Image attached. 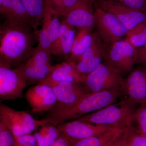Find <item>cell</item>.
<instances>
[{"mask_svg":"<svg viewBox=\"0 0 146 146\" xmlns=\"http://www.w3.org/2000/svg\"><path fill=\"white\" fill-rule=\"evenodd\" d=\"M31 19L32 28L36 30L42 21L44 9L43 0H21Z\"/></svg>","mask_w":146,"mask_h":146,"instance_id":"obj_23","label":"cell"},{"mask_svg":"<svg viewBox=\"0 0 146 146\" xmlns=\"http://www.w3.org/2000/svg\"><path fill=\"white\" fill-rule=\"evenodd\" d=\"M84 78L77 71L74 63L67 61L52 65L48 75L42 83L50 86L64 82L83 83Z\"/></svg>","mask_w":146,"mask_h":146,"instance_id":"obj_16","label":"cell"},{"mask_svg":"<svg viewBox=\"0 0 146 146\" xmlns=\"http://www.w3.org/2000/svg\"><path fill=\"white\" fill-rule=\"evenodd\" d=\"M50 86L57 99V103L51 110H59L70 107L91 94L82 83L64 82Z\"/></svg>","mask_w":146,"mask_h":146,"instance_id":"obj_12","label":"cell"},{"mask_svg":"<svg viewBox=\"0 0 146 146\" xmlns=\"http://www.w3.org/2000/svg\"><path fill=\"white\" fill-rule=\"evenodd\" d=\"M138 105L126 97L77 119L113 128L125 129L133 125Z\"/></svg>","mask_w":146,"mask_h":146,"instance_id":"obj_3","label":"cell"},{"mask_svg":"<svg viewBox=\"0 0 146 146\" xmlns=\"http://www.w3.org/2000/svg\"><path fill=\"white\" fill-rule=\"evenodd\" d=\"M123 95L120 89L91 93L70 107L50 110L46 119L49 123L55 125L77 119L116 102Z\"/></svg>","mask_w":146,"mask_h":146,"instance_id":"obj_2","label":"cell"},{"mask_svg":"<svg viewBox=\"0 0 146 146\" xmlns=\"http://www.w3.org/2000/svg\"><path fill=\"white\" fill-rule=\"evenodd\" d=\"M15 142L22 145H35L36 139L35 136H33L30 134L23 135L18 137H14Z\"/></svg>","mask_w":146,"mask_h":146,"instance_id":"obj_31","label":"cell"},{"mask_svg":"<svg viewBox=\"0 0 146 146\" xmlns=\"http://www.w3.org/2000/svg\"><path fill=\"white\" fill-rule=\"evenodd\" d=\"M135 121L140 132L146 135V102L140 105L136 113Z\"/></svg>","mask_w":146,"mask_h":146,"instance_id":"obj_29","label":"cell"},{"mask_svg":"<svg viewBox=\"0 0 146 146\" xmlns=\"http://www.w3.org/2000/svg\"><path fill=\"white\" fill-rule=\"evenodd\" d=\"M123 95L138 105L146 102V67L133 69L121 85Z\"/></svg>","mask_w":146,"mask_h":146,"instance_id":"obj_11","label":"cell"},{"mask_svg":"<svg viewBox=\"0 0 146 146\" xmlns=\"http://www.w3.org/2000/svg\"><path fill=\"white\" fill-rule=\"evenodd\" d=\"M51 53L50 49L37 46L35 48L31 57L24 64L30 65H44L51 63Z\"/></svg>","mask_w":146,"mask_h":146,"instance_id":"obj_26","label":"cell"},{"mask_svg":"<svg viewBox=\"0 0 146 146\" xmlns=\"http://www.w3.org/2000/svg\"><path fill=\"white\" fill-rule=\"evenodd\" d=\"M146 136V135H145Z\"/></svg>","mask_w":146,"mask_h":146,"instance_id":"obj_36","label":"cell"},{"mask_svg":"<svg viewBox=\"0 0 146 146\" xmlns=\"http://www.w3.org/2000/svg\"><path fill=\"white\" fill-rule=\"evenodd\" d=\"M76 32L74 27L62 20L60 33L57 39L50 48L52 55L58 57L65 58L68 61L77 34Z\"/></svg>","mask_w":146,"mask_h":146,"instance_id":"obj_18","label":"cell"},{"mask_svg":"<svg viewBox=\"0 0 146 146\" xmlns=\"http://www.w3.org/2000/svg\"><path fill=\"white\" fill-rule=\"evenodd\" d=\"M0 13L7 23L33 29L31 19L21 0H0Z\"/></svg>","mask_w":146,"mask_h":146,"instance_id":"obj_17","label":"cell"},{"mask_svg":"<svg viewBox=\"0 0 146 146\" xmlns=\"http://www.w3.org/2000/svg\"><path fill=\"white\" fill-rule=\"evenodd\" d=\"M79 0H58L51 3V5L54 11L63 17L70 9L72 8Z\"/></svg>","mask_w":146,"mask_h":146,"instance_id":"obj_27","label":"cell"},{"mask_svg":"<svg viewBox=\"0 0 146 146\" xmlns=\"http://www.w3.org/2000/svg\"><path fill=\"white\" fill-rule=\"evenodd\" d=\"M0 121L10 129L14 137L30 134L48 123L46 119H35L27 112L16 110L2 103L0 104Z\"/></svg>","mask_w":146,"mask_h":146,"instance_id":"obj_4","label":"cell"},{"mask_svg":"<svg viewBox=\"0 0 146 146\" xmlns=\"http://www.w3.org/2000/svg\"><path fill=\"white\" fill-rule=\"evenodd\" d=\"M137 58L136 63L140 66L146 67V44L136 48Z\"/></svg>","mask_w":146,"mask_h":146,"instance_id":"obj_32","label":"cell"},{"mask_svg":"<svg viewBox=\"0 0 146 146\" xmlns=\"http://www.w3.org/2000/svg\"><path fill=\"white\" fill-rule=\"evenodd\" d=\"M92 29H78L68 61L76 63L91 46L96 36V35L91 33Z\"/></svg>","mask_w":146,"mask_h":146,"instance_id":"obj_19","label":"cell"},{"mask_svg":"<svg viewBox=\"0 0 146 146\" xmlns=\"http://www.w3.org/2000/svg\"><path fill=\"white\" fill-rule=\"evenodd\" d=\"M14 136L10 129L0 121V146H13Z\"/></svg>","mask_w":146,"mask_h":146,"instance_id":"obj_28","label":"cell"},{"mask_svg":"<svg viewBox=\"0 0 146 146\" xmlns=\"http://www.w3.org/2000/svg\"><path fill=\"white\" fill-rule=\"evenodd\" d=\"M57 125L48 123L41 127L35 136L36 137L37 146H49L60 135Z\"/></svg>","mask_w":146,"mask_h":146,"instance_id":"obj_22","label":"cell"},{"mask_svg":"<svg viewBox=\"0 0 146 146\" xmlns=\"http://www.w3.org/2000/svg\"><path fill=\"white\" fill-rule=\"evenodd\" d=\"M123 133V132L119 138L116 139L115 141H112L111 143L106 146H123L124 140Z\"/></svg>","mask_w":146,"mask_h":146,"instance_id":"obj_34","label":"cell"},{"mask_svg":"<svg viewBox=\"0 0 146 146\" xmlns=\"http://www.w3.org/2000/svg\"><path fill=\"white\" fill-rule=\"evenodd\" d=\"M124 129L111 128L98 134L77 141L72 146H106L119 138Z\"/></svg>","mask_w":146,"mask_h":146,"instance_id":"obj_20","label":"cell"},{"mask_svg":"<svg viewBox=\"0 0 146 146\" xmlns=\"http://www.w3.org/2000/svg\"><path fill=\"white\" fill-rule=\"evenodd\" d=\"M60 133L66 137L71 145L77 141L98 135L111 128L79 119L65 122L57 125Z\"/></svg>","mask_w":146,"mask_h":146,"instance_id":"obj_10","label":"cell"},{"mask_svg":"<svg viewBox=\"0 0 146 146\" xmlns=\"http://www.w3.org/2000/svg\"><path fill=\"white\" fill-rule=\"evenodd\" d=\"M123 146H146V136L132 126L124 131Z\"/></svg>","mask_w":146,"mask_h":146,"instance_id":"obj_25","label":"cell"},{"mask_svg":"<svg viewBox=\"0 0 146 146\" xmlns=\"http://www.w3.org/2000/svg\"><path fill=\"white\" fill-rule=\"evenodd\" d=\"M25 98L34 112L50 111L57 103V99L49 85L37 84L29 88L25 94Z\"/></svg>","mask_w":146,"mask_h":146,"instance_id":"obj_14","label":"cell"},{"mask_svg":"<svg viewBox=\"0 0 146 146\" xmlns=\"http://www.w3.org/2000/svg\"><path fill=\"white\" fill-rule=\"evenodd\" d=\"M94 20L98 35L106 44L112 45L126 36L128 30L114 14L98 7L94 11Z\"/></svg>","mask_w":146,"mask_h":146,"instance_id":"obj_7","label":"cell"},{"mask_svg":"<svg viewBox=\"0 0 146 146\" xmlns=\"http://www.w3.org/2000/svg\"><path fill=\"white\" fill-rule=\"evenodd\" d=\"M51 64L44 65H30L23 64L17 68L28 83H42L46 77Z\"/></svg>","mask_w":146,"mask_h":146,"instance_id":"obj_21","label":"cell"},{"mask_svg":"<svg viewBox=\"0 0 146 146\" xmlns=\"http://www.w3.org/2000/svg\"><path fill=\"white\" fill-rule=\"evenodd\" d=\"M123 5L141 11H146V0H113Z\"/></svg>","mask_w":146,"mask_h":146,"instance_id":"obj_30","label":"cell"},{"mask_svg":"<svg viewBox=\"0 0 146 146\" xmlns=\"http://www.w3.org/2000/svg\"><path fill=\"white\" fill-rule=\"evenodd\" d=\"M31 27L9 23L0 26V66L17 68L31 56L36 35Z\"/></svg>","mask_w":146,"mask_h":146,"instance_id":"obj_1","label":"cell"},{"mask_svg":"<svg viewBox=\"0 0 146 146\" xmlns=\"http://www.w3.org/2000/svg\"><path fill=\"white\" fill-rule=\"evenodd\" d=\"M123 78L119 72L104 62L84 77L83 84L90 93L120 89Z\"/></svg>","mask_w":146,"mask_h":146,"instance_id":"obj_6","label":"cell"},{"mask_svg":"<svg viewBox=\"0 0 146 146\" xmlns=\"http://www.w3.org/2000/svg\"><path fill=\"white\" fill-rule=\"evenodd\" d=\"M49 146H72L68 138L62 134Z\"/></svg>","mask_w":146,"mask_h":146,"instance_id":"obj_33","label":"cell"},{"mask_svg":"<svg viewBox=\"0 0 146 146\" xmlns=\"http://www.w3.org/2000/svg\"><path fill=\"white\" fill-rule=\"evenodd\" d=\"M13 146H16L14 145H13Z\"/></svg>","mask_w":146,"mask_h":146,"instance_id":"obj_35","label":"cell"},{"mask_svg":"<svg viewBox=\"0 0 146 146\" xmlns=\"http://www.w3.org/2000/svg\"><path fill=\"white\" fill-rule=\"evenodd\" d=\"M27 81L17 68L0 66V99L12 100L23 98Z\"/></svg>","mask_w":146,"mask_h":146,"instance_id":"obj_9","label":"cell"},{"mask_svg":"<svg viewBox=\"0 0 146 146\" xmlns=\"http://www.w3.org/2000/svg\"><path fill=\"white\" fill-rule=\"evenodd\" d=\"M137 50L125 40L108 46L106 48L104 62L119 71L123 76L128 74L136 63Z\"/></svg>","mask_w":146,"mask_h":146,"instance_id":"obj_5","label":"cell"},{"mask_svg":"<svg viewBox=\"0 0 146 146\" xmlns=\"http://www.w3.org/2000/svg\"><path fill=\"white\" fill-rule=\"evenodd\" d=\"M125 40L136 48L146 44V21L128 31Z\"/></svg>","mask_w":146,"mask_h":146,"instance_id":"obj_24","label":"cell"},{"mask_svg":"<svg viewBox=\"0 0 146 146\" xmlns=\"http://www.w3.org/2000/svg\"><path fill=\"white\" fill-rule=\"evenodd\" d=\"M99 7L114 14L129 31L146 21V11L127 7L113 0H98Z\"/></svg>","mask_w":146,"mask_h":146,"instance_id":"obj_13","label":"cell"},{"mask_svg":"<svg viewBox=\"0 0 146 146\" xmlns=\"http://www.w3.org/2000/svg\"><path fill=\"white\" fill-rule=\"evenodd\" d=\"M94 0H79L78 2L63 17V20L78 29L93 28L95 26Z\"/></svg>","mask_w":146,"mask_h":146,"instance_id":"obj_15","label":"cell"},{"mask_svg":"<svg viewBox=\"0 0 146 146\" xmlns=\"http://www.w3.org/2000/svg\"><path fill=\"white\" fill-rule=\"evenodd\" d=\"M60 16L54 10L49 0H45L44 9L43 16V25L41 29L34 30L38 46L50 49L57 39L61 27Z\"/></svg>","mask_w":146,"mask_h":146,"instance_id":"obj_8","label":"cell"}]
</instances>
